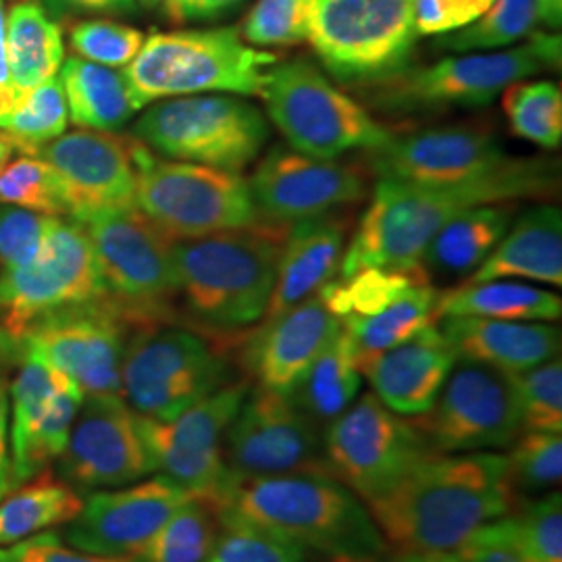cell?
Returning <instances> with one entry per match:
<instances>
[{
    "mask_svg": "<svg viewBox=\"0 0 562 562\" xmlns=\"http://www.w3.org/2000/svg\"><path fill=\"white\" fill-rule=\"evenodd\" d=\"M559 165L515 157L501 169L452 183L378 180L373 199L341 257L338 276L361 269H415L431 238L469 209L554 196Z\"/></svg>",
    "mask_w": 562,
    "mask_h": 562,
    "instance_id": "1",
    "label": "cell"
},
{
    "mask_svg": "<svg viewBox=\"0 0 562 562\" xmlns=\"http://www.w3.org/2000/svg\"><path fill=\"white\" fill-rule=\"evenodd\" d=\"M519 506L506 454L434 452L367 510L396 552H452Z\"/></svg>",
    "mask_w": 562,
    "mask_h": 562,
    "instance_id": "2",
    "label": "cell"
},
{
    "mask_svg": "<svg viewBox=\"0 0 562 562\" xmlns=\"http://www.w3.org/2000/svg\"><path fill=\"white\" fill-rule=\"evenodd\" d=\"M285 223L248 227L173 244L181 301L196 331L229 344L259 325L278 280Z\"/></svg>",
    "mask_w": 562,
    "mask_h": 562,
    "instance_id": "3",
    "label": "cell"
},
{
    "mask_svg": "<svg viewBox=\"0 0 562 562\" xmlns=\"http://www.w3.org/2000/svg\"><path fill=\"white\" fill-rule=\"evenodd\" d=\"M220 515L334 562H378L387 548L367 504L329 475L296 473L229 483Z\"/></svg>",
    "mask_w": 562,
    "mask_h": 562,
    "instance_id": "4",
    "label": "cell"
},
{
    "mask_svg": "<svg viewBox=\"0 0 562 562\" xmlns=\"http://www.w3.org/2000/svg\"><path fill=\"white\" fill-rule=\"evenodd\" d=\"M278 55L241 38L236 27L157 32L123 69L142 109L148 102L202 92L261 97Z\"/></svg>",
    "mask_w": 562,
    "mask_h": 562,
    "instance_id": "5",
    "label": "cell"
},
{
    "mask_svg": "<svg viewBox=\"0 0 562 562\" xmlns=\"http://www.w3.org/2000/svg\"><path fill=\"white\" fill-rule=\"evenodd\" d=\"M562 42L554 32H533L527 42L504 50L467 53L434 65L404 67L371 86L364 101L383 113H423L450 106H485L515 81L561 67Z\"/></svg>",
    "mask_w": 562,
    "mask_h": 562,
    "instance_id": "6",
    "label": "cell"
},
{
    "mask_svg": "<svg viewBox=\"0 0 562 562\" xmlns=\"http://www.w3.org/2000/svg\"><path fill=\"white\" fill-rule=\"evenodd\" d=\"M136 206L169 240H196L261 222L248 180L209 165L165 161L132 146Z\"/></svg>",
    "mask_w": 562,
    "mask_h": 562,
    "instance_id": "7",
    "label": "cell"
},
{
    "mask_svg": "<svg viewBox=\"0 0 562 562\" xmlns=\"http://www.w3.org/2000/svg\"><path fill=\"white\" fill-rule=\"evenodd\" d=\"M261 99L283 140L306 157L338 159L380 148L392 138L361 102L338 90L308 60L276 63L265 76Z\"/></svg>",
    "mask_w": 562,
    "mask_h": 562,
    "instance_id": "8",
    "label": "cell"
},
{
    "mask_svg": "<svg viewBox=\"0 0 562 562\" xmlns=\"http://www.w3.org/2000/svg\"><path fill=\"white\" fill-rule=\"evenodd\" d=\"M417 36V0H306V41L344 83L398 74Z\"/></svg>",
    "mask_w": 562,
    "mask_h": 562,
    "instance_id": "9",
    "label": "cell"
},
{
    "mask_svg": "<svg viewBox=\"0 0 562 562\" xmlns=\"http://www.w3.org/2000/svg\"><path fill=\"white\" fill-rule=\"evenodd\" d=\"M223 348L196 329L140 327L125 350L121 396L142 417L169 422L232 382Z\"/></svg>",
    "mask_w": 562,
    "mask_h": 562,
    "instance_id": "10",
    "label": "cell"
},
{
    "mask_svg": "<svg viewBox=\"0 0 562 562\" xmlns=\"http://www.w3.org/2000/svg\"><path fill=\"white\" fill-rule=\"evenodd\" d=\"M80 223L92 241L106 301L136 329L171 319L180 294L173 244L138 209L106 211Z\"/></svg>",
    "mask_w": 562,
    "mask_h": 562,
    "instance_id": "11",
    "label": "cell"
},
{
    "mask_svg": "<svg viewBox=\"0 0 562 562\" xmlns=\"http://www.w3.org/2000/svg\"><path fill=\"white\" fill-rule=\"evenodd\" d=\"M134 138L176 161L199 162L240 173L257 161L269 125L240 97H178L150 106L134 125Z\"/></svg>",
    "mask_w": 562,
    "mask_h": 562,
    "instance_id": "12",
    "label": "cell"
},
{
    "mask_svg": "<svg viewBox=\"0 0 562 562\" xmlns=\"http://www.w3.org/2000/svg\"><path fill=\"white\" fill-rule=\"evenodd\" d=\"M429 454L413 422L392 413L373 392L352 402L323 431L327 473L364 504L382 498Z\"/></svg>",
    "mask_w": 562,
    "mask_h": 562,
    "instance_id": "13",
    "label": "cell"
},
{
    "mask_svg": "<svg viewBox=\"0 0 562 562\" xmlns=\"http://www.w3.org/2000/svg\"><path fill=\"white\" fill-rule=\"evenodd\" d=\"M92 241L80 223L55 217L36 259L2 269L0 329L15 341L23 329L63 308L104 301Z\"/></svg>",
    "mask_w": 562,
    "mask_h": 562,
    "instance_id": "14",
    "label": "cell"
},
{
    "mask_svg": "<svg viewBox=\"0 0 562 562\" xmlns=\"http://www.w3.org/2000/svg\"><path fill=\"white\" fill-rule=\"evenodd\" d=\"M411 422L436 454L496 452L521 436L513 378L469 359H457L434 406Z\"/></svg>",
    "mask_w": 562,
    "mask_h": 562,
    "instance_id": "15",
    "label": "cell"
},
{
    "mask_svg": "<svg viewBox=\"0 0 562 562\" xmlns=\"http://www.w3.org/2000/svg\"><path fill=\"white\" fill-rule=\"evenodd\" d=\"M223 459L229 483L296 473L329 475L322 427L292 396L259 385H250L225 431Z\"/></svg>",
    "mask_w": 562,
    "mask_h": 562,
    "instance_id": "16",
    "label": "cell"
},
{
    "mask_svg": "<svg viewBox=\"0 0 562 562\" xmlns=\"http://www.w3.org/2000/svg\"><path fill=\"white\" fill-rule=\"evenodd\" d=\"M132 323L111 302L63 308L27 325L18 355L38 357L78 383L86 396H121V369Z\"/></svg>",
    "mask_w": 562,
    "mask_h": 562,
    "instance_id": "17",
    "label": "cell"
},
{
    "mask_svg": "<svg viewBox=\"0 0 562 562\" xmlns=\"http://www.w3.org/2000/svg\"><path fill=\"white\" fill-rule=\"evenodd\" d=\"M250 385V380L225 383L169 422H155L140 415L142 434L157 473L220 508L223 492L229 485L223 438Z\"/></svg>",
    "mask_w": 562,
    "mask_h": 562,
    "instance_id": "18",
    "label": "cell"
},
{
    "mask_svg": "<svg viewBox=\"0 0 562 562\" xmlns=\"http://www.w3.org/2000/svg\"><path fill=\"white\" fill-rule=\"evenodd\" d=\"M55 464L60 482L83 496L157 473L142 434L140 415L123 396H86Z\"/></svg>",
    "mask_w": 562,
    "mask_h": 562,
    "instance_id": "19",
    "label": "cell"
},
{
    "mask_svg": "<svg viewBox=\"0 0 562 562\" xmlns=\"http://www.w3.org/2000/svg\"><path fill=\"white\" fill-rule=\"evenodd\" d=\"M81 402L78 383L38 357L20 355V371L9 382L13 487L59 461Z\"/></svg>",
    "mask_w": 562,
    "mask_h": 562,
    "instance_id": "20",
    "label": "cell"
},
{
    "mask_svg": "<svg viewBox=\"0 0 562 562\" xmlns=\"http://www.w3.org/2000/svg\"><path fill=\"white\" fill-rule=\"evenodd\" d=\"M248 186L261 220L290 225L361 202L369 190V171L361 161L315 159L276 144Z\"/></svg>",
    "mask_w": 562,
    "mask_h": 562,
    "instance_id": "21",
    "label": "cell"
},
{
    "mask_svg": "<svg viewBox=\"0 0 562 562\" xmlns=\"http://www.w3.org/2000/svg\"><path fill=\"white\" fill-rule=\"evenodd\" d=\"M192 496L162 473L113 490L90 492L83 496L78 517L63 527L60 538L88 554L132 557Z\"/></svg>",
    "mask_w": 562,
    "mask_h": 562,
    "instance_id": "22",
    "label": "cell"
},
{
    "mask_svg": "<svg viewBox=\"0 0 562 562\" xmlns=\"http://www.w3.org/2000/svg\"><path fill=\"white\" fill-rule=\"evenodd\" d=\"M132 146L134 140L111 132L81 130L48 142L36 157L53 167L67 215L83 222L97 213L138 209Z\"/></svg>",
    "mask_w": 562,
    "mask_h": 562,
    "instance_id": "23",
    "label": "cell"
},
{
    "mask_svg": "<svg viewBox=\"0 0 562 562\" xmlns=\"http://www.w3.org/2000/svg\"><path fill=\"white\" fill-rule=\"evenodd\" d=\"M369 176L408 183H452L492 173L513 161L496 136L475 127H438L392 136L361 153Z\"/></svg>",
    "mask_w": 562,
    "mask_h": 562,
    "instance_id": "24",
    "label": "cell"
},
{
    "mask_svg": "<svg viewBox=\"0 0 562 562\" xmlns=\"http://www.w3.org/2000/svg\"><path fill=\"white\" fill-rule=\"evenodd\" d=\"M340 325L315 294L280 317L255 325L240 341L241 367L259 387L290 396Z\"/></svg>",
    "mask_w": 562,
    "mask_h": 562,
    "instance_id": "25",
    "label": "cell"
},
{
    "mask_svg": "<svg viewBox=\"0 0 562 562\" xmlns=\"http://www.w3.org/2000/svg\"><path fill=\"white\" fill-rule=\"evenodd\" d=\"M457 359L436 322L375 357L362 375L392 413L413 419L434 406Z\"/></svg>",
    "mask_w": 562,
    "mask_h": 562,
    "instance_id": "26",
    "label": "cell"
},
{
    "mask_svg": "<svg viewBox=\"0 0 562 562\" xmlns=\"http://www.w3.org/2000/svg\"><path fill=\"white\" fill-rule=\"evenodd\" d=\"M348 229L350 220L338 213L290 223L281 248L278 280L262 322H271L296 304L313 299L325 283L338 278L348 246Z\"/></svg>",
    "mask_w": 562,
    "mask_h": 562,
    "instance_id": "27",
    "label": "cell"
},
{
    "mask_svg": "<svg viewBox=\"0 0 562 562\" xmlns=\"http://www.w3.org/2000/svg\"><path fill=\"white\" fill-rule=\"evenodd\" d=\"M438 327L459 359L483 362L508 375L529 371L561 352V329L550 323L442 317Z\"/></svg>",
    "mask_w": 562,
    "mask_h": 562,
    "instance_id": "28",
    "label": "cell"
},
{
    "mask_svg": "<svg viewBox=\"0 0 562 562\" xmlns=\"http://www.w3.org/2000/svg\"><path fill=\"white\" fill-rule=\"evenodd\" d=\"M490 280H531L561 288L562 213L559 206L540 204L521 213L464 283Z\"/></svg>",
    "mask_w": 562,
    "mask_h": 562,
    "instance_id": "29",
    "label": "cell"
},
{
    "mask_svg": "<svg viewBox=\"0 0 562 562\" xmlns=\"http://www.w3.org/2000/svg\"><path fill=\"white\" fill-rule=\"evenodd\" d=\"M57 76L69 117L83 130L117 132L142 109L123 71L113 67L67 57Z\"/></svg>",
    "mask_w": 562,
    "mask_h": 562,
    "instance_id": "30",
    "label": "cell"
},
{
    "mask_svg": "<svg viewBox=\"0 0 562 562\" xmlns=\"http://www.w3.org/2000/svg\"><path fill=\"white\" fill-rule=\"evenodd\" d=\"M515 217V202L483 204L446 223L422 257L425 273L450 278L471 276L503 240Z\"/></svg>",
    "mask_w": 562,
    "mask_h": 562,
    "instance_id": "31",
    "label": "cell"
},
{
    "mask_svg": "<svg viewBox=\"0 0 562 562\" xmlns=\"http://www.w3.org/2000/svg\"><path fill=\"white\" fill-rule=\"evenodd\" d=\"M561 296L522 281L462 283L438 294L436 317H483L503 322H559Z\"/></svg>",
    "mask_w": 562,
    "mask_h": 562,
    "instance_id": "32",
    "label": "cell"
},
{
    "mask_svg": "<svg viewBox=\"0 0 562 562\" xmlns=\"http://www.w3.org/2000/svg\"><path fill=\"white\" fill-rule=\"evenodd\" d=\"M7 57L18 92L36 88L59 74L65 42L59 23L42 0H18L7 15Z\"/></svg>",
    "mask_w": 562,
    "mask_h": 562,
    "instance_id": "33",
    "label": "cell"
},
{
    "mask_svg": "<svg viewBox=\"0 0 562 562\" xmlns=\"http://www.w3.org/2000/svg\"><path fill=\"white\" fill-rule=\"evenodd\" d=\"M361 385L355 346L340 325L290 396L325 431L329 423L359 398Z\"/></svg>",
    "mask_w": 562,
    "mask_h": 562,
    "instance_id": "34",
    "label": "cell"
},
{
    "mask_svg": "<svg viewBox=\"0 0 562 562\" xmlns=\"http://www.w3.org/2000/svg\"><path fill=\"white\" fill-rule=\"evenodd\" d=\"M438 294L440 292L429 281H422L404 290L396 301L375 315L341 319V327L355 346L361 373L375 357L438 322Z\"/></svg>",
    "mask_w": 562,
    "mask_h": 562,
    "instance_id": "35",
    "label": "cell"
},
{
    "mask_svg": "<svg viewBox=\"0 0 562 562\" xmlns=\"http://www.w3.org/2000/svg\"><path fill=\"white\" fill-rule=\"evenodd\" d=\"M83 494L69 483L34 477L13 487L0 501V546L21 542L74 521Z\"/></svg>",
    "mask_w": 562,
    "mask_h": 562,
    "instance_id": "36",
    "label": "cell"
},
{
    "mask_svg": "<svg viewBox=\"0 0 562 562\" xmlns=\"http://www.w3.org/2000/svg\"><path fill=\"white\" fill-rule=\"evenodd\" d=\"M217 504L192 496L142 546V562H204L222 533Z\"/></svg>",
    "mask_w": 562,
    "mask_h": 562,
    "instance_id": "37",
    "label": "cell"
},
{
    "mask_svg": "<svg viewBox=\"0 0 562 562\" xmlns=\"http://www.w3.org/2000/svg\"><path fill=\"white\" fill-rule=\"evenodd\" d=\"M427 280L422 265L415 269H361L352 276H340L325 283L319 296L338 317H369L396 301L404 290Z\"/></svg>",
    "mask_w": 562,
    "mask_h": 562,
    "instance_id": "38",
    "label": "cell"
},
{
    "mask_svg": "<svg viewBox=\"0 0 562 562\" xmlns=\"http://www.w3.org/2000/svg\"><path fill=\"white\" fill-rule=\"evenodd\" d=\"M67 121V99L59 76H55L20 92L11 113L0 121V130L13 140L21 155L36 157L42 146L65 134Z\"/></svg>",
    "mask_w": 562,
    "mask_h": 562,
    "instance_id": "39",
    "label": "cell"
},
{
    "mask_svg": "<svg viewBox=\"0 0 562 562\" xmlns=\"http://www.w3.org/2000/svg\"><path fill=\"white\" fill-rule=\"evenodd\" d=\"M538 9L533 0H494L492 7L461 30L442 34L436 46L457 55L508 48L536 32Z\"/></svg>",
    "mask_w": 562,
    "mask_h": 562,
    "instance_id": "40",
    "label": "cell"
},
{
    "mask_svg": "<svg viewBox=\"0 0 562 562\" xmlns=\"http://www.w3.org/2000/svg\"><path fill=\"white\" fill-rule=\"evenodd\" d=\"M503 106L513 132L525 140L554 150L562 140V94L550 80L515 81L503 92Z\"/></svg>",
    "mask_w": 562,
    "mask_h": 562,
    "instance_id": "41",
    "label": "cell"
},
{
    "mask_svg": "<svg viewBox=\"0 0 562 562\" xmlns=\"http://www.w3.org/2000/svg\"><path fill=\"white\" fill-rule=\"evenodd\" d=\"M510 482L517 496L552 492L562 477L561 434L521 431L506 454Z\"/></svg>",
    "mask_w": 562,
    "mask_h": 562,
    "instance_id": "42",
    "label": "cell"
},
{
    "mask_svg": "<svg viewBox=\"0 0 562 562\" xmlns=\"http://www.w3.org/2000/svg\"><path fill=\"white\" fill-rule=\"evenodd\" d=\"M513 378L521 431L562 434V362L559 357Z\"/></svg>",
    "mask_w": 562,
    "mask_h": 562,
    "instance_id": "43",
    "label": "cell"
},
{
    "mask_svg": "<svg viewBox=\"0 0 562 562\" xmlns=\"http://www.w3.org/2000/svg\"><path fill=\"white\" fill-rule=\"evenodd\" d=\"M0 204H13L44 215H67L59 181L41 157L23 155L0 171Z\"/></svg>",
    "mask_w": 562,
    "mask_h": 562,
    "instance_id": "44",
    "label": "cell"
},
{
    "mask_svg": "<svg viewBox=\"0 0 562 562\" xmlns=\"http://www.w3.org/2000/svg\"><path fill=\"white\" fill-rule=\"evenodd\" d=\"M223 529L204 562H302L308 552L248 522L222 519Z\"/></svg>",
    "mask_w": 562,
    "mask_h": 562,
    "instance_id": "45",
    "label": "cell"
},
{
    "mask_svg": "<svg viewBox=\"0 0 562 562\" xmlns=\"http://www.w3.org/2000/svg\"><path fill=\"white\" fill-rule=\"evenodd\" d=\"M144 41L140 30L111 20L78 21L69 30V44L78 57L113 69L127 67Z\"/></svg>",
    "mask_w": 562,
    "mask_h": 562,
    "instance_id": "46",
    "label": "cell"
},
{
    "mask_svg": "<svg viewBox=\"0 0 562 562\" xmlns=\"http://www.w3.org/2000/svg\"><path fill=\"white\" fill-rule=\"evenodd\" d=\"M252 46H296L306 38V0H259L240 30Z\"/></svg>",
    "mask_w": 562,
    "mask_h": 562,
    "instance_id": "47",
    "label": "cell"
},
{
    "mask_svg": "<svg viewBox=\"0 0 562 562\" xmlns=\"http://www.w3.org/2000/svg\"><path fill=\"white\" fill-rule=\"evenodd\" d=\"M515 522L527 552L538 562H562L561 492L529 498L517 508Z\"/></svg>",
    "mask_w": 562,
    "mask_h": 562,
    "instance_id": "48",
    "label": "cell"
},
{
    "mask_svg": "<svg viewBox=\"0 0 562 562\" xmlns=\"http://www.w3.org/2000/svg\"><path fill=\"white\" fill-rule=\"evenodd\" d=\"M53 215L36 213L13 204H0V262L4 269L23 267L41 252Z\"/></svg>",
    "mask_w": 562,
    "mask_h": 562,
    "instance_id": "49",
    "label": "cell"
},
{
    "mask_svg": "<svg viewBox=\"0 0 562 562\" xmlns=\"http://www.w3.org/2000/svg\"><path fill=\"white\" fill-rule=\"evenodd\" d=\"M452 557L457 562H538L522 546L513 515L483 525Z\"/></svg>",
    "mask_w": 562,
    "mask_h": 562,
    "instance_id": "50",
    "label": "cell"
},
{
    "mask_svg": "<svg viewBox=\"0 0 562 562\" xmlns=\"http://www.w3.org/2000/svg\"><path fill=\"white\" fill-rule=\"evenodd\" d=\"M0 562H142L132 557H97L81 552L60 538L59 531H44L21 542L0 546Z\"/></svg>",
    "mask_w": 562,
    "mask_h": 562,
    "instance_id": "51",
    "label": "cell"
},
{
    "mask_svg": "<svg viewBox=\"0 0 562 562\" xmlns=\"http://www.w3.org/2000/svg\"><path fill=\"white\" fill-rule=\"evenodd\" d=\"M494 0H417L419 36H442L483 15Z\"/></svg>",
    "mask_w": 562,
    "mask_h": 562,
    "instance_id": "52",
    "label": "cell"
},
{
    "mask_svg": "<svg viewBox=\"0 0 562 562\" xmlns=\"http://www.w3.org/2000/svg\"><path fill=\"white\" fill-rule=\"evenodd\" d=\"M18 346L0 329V501L13 490L9 436V362L18 361Z\"/></svg>",
    "mask_w": 562,
    "mask_h": 562,
    "instance_id": "53",
    "label": "cell"
},
{
    "mask_svg": "<svg viewBox=\"0 0 562 562\" xmlns=\"http://www.w3.org/2000/svg\"><path fill=\"white\" fill-rule=\"evenodd\" d=\"M246 0H162L165 18L176 23H199V21L222 20L238 11Z\"/></svg>",
    "mask_w": 562,
    "mask_h": 562,
    "instance_id": "54",
    "label": "cell"
},
{
    "mask_svg": "<svg viewBox=\"0 0 562 562\" xmlns=\"http://www.w3.org/2000/svg\"><path fill=\"white\" fill-rule=\"evenodd\" d=\"M44 7L55 15H76V13H109V15H130L136 11V0H44Z\"/></svg>",
    "mask_w": 562,
    "mask_h": 562,
    "instance_id": "55",
    "label": "cell"
},
{
    "mask_svg": "<svg viewBox=\"0 0 562 562\" xmlns=\"http://www.w3.org/2000/svg\"><path fill=\"white\" fill-rule=\"evenodd\" d=\"M18 88L11 80V69H9V57H7V11H4V0H0V121L4 120L13 104L18 101Z\"/></svg>",
    "mask_w": 562,
    "mask_h": 562,
    "instance_id": "56",
    "label": "cell"
},
{
    "mask_svg": "<svg viewBox=\"0 0 562 562\" xmlns=\"http://www.w3.org/2000/svg\"><path fill=\"white\" fill-rule=\"evenodd\" d=\"M538 9V21L548 30H561L562 0H533Z\"/></svg>",
    "mask_w": 562,
    "mask_h": 562,
    "instance_id": "57",
    "label": "cell"
},
{
    "mask_svg": "<svg viewBox=\"0 0 562 562\" xmlns=\"http://www.w3.org/2000/svg\"><path fill=\"white\" fill-rule=\"evenodd\" d=\"M387 562H457L452 552H396Z\"/></svg>",
    "mask_w": 562,
    "mask_h": 562,
    "instance_id": "58",
    "label": "cell"
},
{
    "mask_svg": "<svg viewBox=\"0 0 562 562\" xmlns=\"http://www.w3.org/2000/svg\"><path fill=\"white\" fill-rule=\"evenodd\" d=\"M13 150H15V144L0 130V171L11 161Z\"/></svg>",
    "mask_w": 562,
    "mask_h": 562,
    "instance_id": "59",
    "label": "cell"
},
{
    "mask_svg": "<svg viewBox=\"0 0 562 562\" xmlns=\"http://www.w3.org/2000/svg\"><path fill=\"white\" fill-rule=\"evenodd\" d=\"M162 0H136V4L146 7V9H155L157 4H161Z\"/></svg>",
    "mask_w": 562,
    "mask_h": 562,
    "instance_id": "60",
    "label": "cell"
}]
</instances>
